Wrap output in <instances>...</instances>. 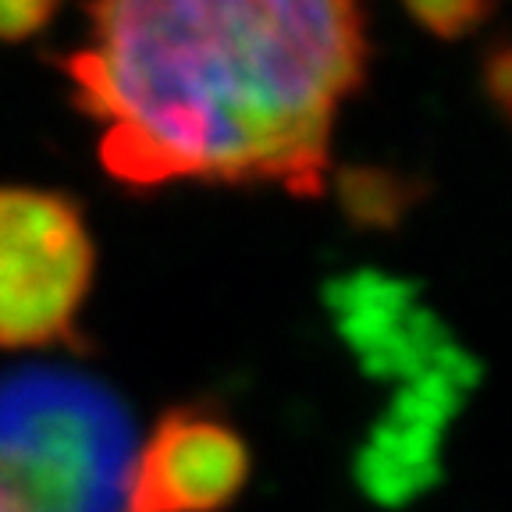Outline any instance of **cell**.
Masks as SVG:
<instances>
[{
    "label": "cell",
    "instance_id": "cell-7",
    "mask_svg": "<svg viewBox=\"0 0 512 512\" xmlns=\"http://www.w3.org/2000/svg\"><path fill=\"white\" fill-rule=\"evenodd\" d=\"M402 4L427 32L456 40L488 22L498 0H402Z\"/></svg>",
    "mask_w": 512,
    "mask_h": 512
},
{
    "label": "cell",
    "instance_id": "cell-3",
    "mask_svg": "<svg viewBox=\"0 0 512 512\" xmlns=\"http://www.w3.org/2000/svg\"><path fill=\"white\" fill-rule=\"evenodd\" d=\"M93 281V239L68 196L0 185V349L75 342Z\"/></svg>",
    "mask_w": 512,
    "mask_h": 512
},
{
    "label": "cell",
    "instance_id": "cell-8",
    "mask_svg": "<svg viewBox=\"0 0 512 512\" xmlns=\"http://www.w3.org/2000/svg\"><path fill=\"white\" fill-rule=\"evenodd\" d=\"M61 0H0V40H25L54 18Z\"/></svg>",
    "mask_w": 512,
    "mask_h": 512
},
{
    "label": "cell",
    "instance_id": "cell-1",
    "mask_svg": "<svg viewBox=\"0 0 512 512\" xmlns=\"http://www.w3.org/2000/svg\"><path fill=\"white\" fill-rule=\"evenodd\" d=\"M118 182L324 192L367 68L363 0H89L61 61Z\"/></svg>",
    "mask_w": 512,
    "mask_h": 512
},
{
    "label": "cell",
    "instance_id": "cell-5",
    "mask_svg": "<svg viewBox=\"0 0 512 512\" xmlns=\"http://www.w3.org/2000/svg\"><path fill=\"white\" fill-rule=\"evenodd\" d=\"M328 306L349 349L374 377H406L413 384L473 360L420 303L416 288L399 278L349 274L328 288Z\"/></svg>",
    "mask_w": 512,
    "mask_h": 512
},
{
    "label": "cell",
    "instance_id": "cell-4",
    "mask_svg": "<svg viewBox=\"0 0 512 512\" xmlns=\"http://www.w3.org/2000/svg\"><path fill=\"white\" fill-rule=\"evenodd\" d=\"M249 477V448L210 409L160 416L128 473L125 512H221Z\"/></svg>",
    "mask_w": 512,
    "mask_h": 512
},
{
    "label": "cell",
    "instance_id": "cell-2",
    "mask_svg": "<svg viewBox=\"0 0 512 512\" xmlns=\"http://www.w3.org/2000/svg\"><path fill=\"white\" fill-rule=\"evenodd\" d=\"M132 459V416L96 377H0V512H125Z\"/></svg>",
    "mask_w": 512,
    "mask_h": 512
},
{
    "label": "cell",
    "instance_id": "cell-6",
    "mask_svg": "<svg viewBox=\"0 0 512 512\" xmlns=\"http://www.w3.org/2000/svg\"><path fill=\"white\" fill-rule=\"evenodd\" d=\"M477 360L406 384L392 409L374 424L360 452L356 477L363 491L384 505H402L438 480L441 438L477 384Z\"/></svg>",
    "mask_w": 512,
    "mask_h": 512
}]
</instances>
